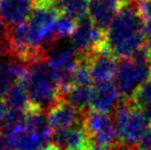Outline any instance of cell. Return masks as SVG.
Segmentation results:
<instances>
[{"mask_svg":"<svg viewBox=\"0 0 151 150\" xmlns=\"http://www.w3.org/2000/svg\"><path fill=\"white\" fill-rule=\"evenodd\" d=\"M146 22L139 11L138 0L124 6L106 30L105 43L115 58H131L146 42Z\"/></svg>","mask_w":151,"mask_h":150,"instance_id":"obj_1","label":"cell"},{"mask_svg":"<svg viewBox=\"0 0 151 150\" xmlns=\"http://www.w3.org/2000/svg\"><path fill=\"white\" fill-rule=\"evenodd\" d=\"M23 83L31 104L43 112H47L61 100L58 84L49 69L45 55L28 63Z\"/></svg>","mask_w":151,"mask_h":150,"instance_id":"obj_2","label":"cell"},{"mask_svg":"<svg viewBox=\"0 0 151 150\" xmlns=\"http://www.w3.org/2000/svg\"><path fill=\"white\" fill-rule=\"evenodd\" d=\"M45 58L61 96L73 86V73L78 62V52L72 43L58 45L53 43L46 49Z\"/></svg>","mask_w":151,"mask_h":150,"instance_id":"obj_3","label":"cell"},{"mask_svg":"<svg viewBox=\"0 0 151 150\" xmlns=\"http://www.w3.org/2000/svg\"><path fill=\"white\" fill-rule=\"evenodd\" d=\"M113 117L119 140L131 146H137L149 127L142 112L136 108L128 98H122L115 109Z\"/></svg>","mask_w":151,"mask_h":150,"instance_id":"obj_4","label":"cell"},{"mask_svg":"<svg viewBox=\"0 0 151 150\" xmlns=\"http://www.w3.org/2000/svg\"><path fill=\"white\" fill-rule=\"evenodd\" d=\"M151 79V62H140L132 58H120L117 65L116 85L124 100L131 97L134 91Z\"/></svg>","mask_w":151,"mask_h":150,"instance_id":"obj_5","label":"cell"},{"mask_svg":"<svg viewBox=\"0 0 151 150\" xmlns=\"http://www.w3.org/2000/svg\"><path fill=\"white\" fill-rule=\"evenodd\" d=\"M83 125L93 145L109 148L120 141L114 117L108 112H87Z\"/></svg>","mask_w":151,"mask_h":150,"instance_id":"obj_6","label":"cell"},{"mask_svg":"<svg viewBox=\"0 0 151 150\" xmlns=\"http://www.w3.org/2000/svg\"><path fill=\"white\" fill-rule=\"evenodd\" d=\"M105 31L97 28L87 14L77 20V28L72 35V44L80 54H91L105 44Z\"/></svg>","mask_w":151,"mask_h":150,"instance_id":"obj_7","label":"cell"},{"mask_svg":"<svg viewBox=\"0 0 151 150\" xmlns=\"http://www.w3.org/2000/svg\"><path fill=\"white\" fill-rule=\"evenodd\" d=\"M46 112H47L46 117L49 125L53 131L82 125L87 114L77 110L62 100H60Z\"/></svg>","mask_w":151,"mask_h":150,"instance_id":"obj_8","label":"cell"},{"mask_svg":"<svg viewBox=\"0 0 151 150\" xmlns=\"http://www.w3.org/2000/svg\"><path fill=\"white\" fill-rule=\"evenodd\" d=\"M12 150H43L50 139L30 130L24 124L13 126L2 131Z\"/></svg>","mask_w":151,"mask_h":150,"instance_id":"obj_9","label":"cell"},{"mask_svg":"<svg viewBox=\"0 0 151 150\" xmlns=\"http://www.w3.org/2000/svg\"><path fill=\"white\" fill-rule=\"evenodd\" d=\"M118 63L105 45L95 51L91 58V73L93 82L96 84L111 82L116 77Z\"/></svg>","mask_w":151,"mask_h":150,"instance_id":"obj_10","label":"cell"},{"mask_svg":"<svg viewBox=\"0 0 151 150\" xmlns=\"http://www.w3.org/2000/svg\"><path fill=\"white\" fill-rule=\"evenodd\" d=\"M130 1L131 0H91L88 16L97 28L106 32L119 10Z\"/></svg>","mask_w":151,"mask_h":150,"instance_id":"obj_11","label":"cell"},{"mask_svg":"<svg viewBox=\"0 0 151 150\" xmlns=\"http://www.w3.org/2000/svg\"><path fill=\"white\" fill-rule=\"evenodd\" d=\"M120 100V93L116 83L106 82V83L96 84L93 88L91 107L93 110L101 112H108L116 109Z\"/></svg>","mask_w":151,"mask_h":150,"instance_id":"obj_12","label":"cell"},{"mask_svg":"<svg viewBox=\"0 0 151 150\" xmlns=\"http://www.w3.org/2000/svg\"><path fill=\"white\" fill-rule=\"evenodd\" d=\"M33 10V0H0V17L8 27L28 20Z\"/></svg>","mask_w":151,"mask_h":150,"instance_id":"obj_13","label":"cell"},{"mask_svg":"<svg viewBox=\"0 0 151 150\" xmlns=\"http://www.w3.org/2000/svg\"><path fill=\"white\" fill-rule=\"evenodd\" d=\"M51 140L52 144L58 146L61 150L85 148L93 145L83 124L67 129L53 131Z\"/></svg>","mask_w":151,"mask_h":150,"instance_id":"obj_14","label":"cell"},{"mask_svg":"<svg viewBox=\"0 0 151 150\" xmlns=\"http://www.w3.org/2000/svg\"><path fill=\"white\" fill-rule=\"evenodd\" d=\"M93 88L91 86L74 85L60 96L61 100L71 105L72 107L83 112H87L88 106H91Z\"/></svg>","mask_w":151,"mask_h":150,"instance_id":"obj_15","label":"cell"},{"mask_svg":"<svg viewBox=\"0 0 151 150\" xmlns=\"http://www.w3.org/2000/svg\"><path fill=\"white\" fill-rule=\"evenodd\" d=\"M4 96V100L8 105L9 109L27 112L31 106V100L23 81L14 84Z\"/></svg>","mask_w":151,"mask_h":150,"instance_id":"obj_16","label":"cell"},{"mask_svg":"<svg viewBox=\"0 0 151 150\" xmlns=\"http://www.w3.org/2000/svg\"><path fill=\"white\" fill-rule=\"evenodd\" d=\"M91 0H59L61 12L80 20L88 14Z\"/></svg>","mask_w":151,"mask_h":150,"instance_id":"obj_17","label":"cell"},{"mask_svg":"<svg viewBox=\"0 0 151 150\" xmlns=\"http://www.w3.org/2000/svg\"><path fill=\"white\" fill-rule=\"evenodd\" d=\"M76 28H77V20L67 16V14L62 13L55 22L54 34L56 40L64 39V38H67L70 35L72 37L73 33L75 32Z\"/></svg>","mask_w":151,"mask_h":150,"instance_id":"obj_18","label":"cell"},{"mask_svg":"<svg viewBox=\"0 0 151 150\" xmlns=\"http://www.w3.org/2000/svg\"><path fill=\"white\" fill-rule=\"evenodd\" d=\"M128 100L136 108L142 110L149 103H151V79L140 85Z\"/></svg>","mask_w":151,"mask_h":150,"instance_id":"obj_19","label":"cell"},{"mask_svg":"<svg viewBox=\"0 0 151 150\" xmlns=\"http://www.w3.org/2000/svg\"><path fill=\"white\" fill-rule=\"evenodd\" d=\"M138 7L146 25H151V0H138Z\"/></svg>","mask_w":151,"mask_h":150,"instance_id":"obj_20","label":"cell"},{"mask_svg":"<svg viewBox=\"0 0 151 150\" xmlns=\"http://www.w3.org/2000/svg\"><path fill=\"white\" fill-rule=\"evenodd\" d=\"M9 27L6 25L0 17V53L7 54V38H8Z\"/></svg>","mask_w":151,"mask_h":150,"instance_id":"obj_21","label":"cell"},{"mask_svg":"<svg viewBox=\"0 0 151 150\" xmlns=\"http://www.w3.org/2000/svg\"><path fill=\"white\" fill-rule=\"evenodd\" d=\"M138 150H151V125L147 128L146 133H143L140 141L137 145Z\"/></svg>","mask_w":151,"mask_h":150,"instance_id":"obj_22","label":"cell"},{"mask_svg":"<svg viewBox=\"0 0 151 150\" xmlns=\"http://www.w3.org/2000/svg\"><path fill=\"white\" fill-rule=\"evenodd\" d=\"M9 107L7 103H6V100L2 98V97H0V128L4 126V121L7 119V116H8L9 114Z\"/></svg>","mask_w":151,"mask_h":150,"instance_id":"obj_23","label":"cell"},{"mask_svg":"<svg viewBox=\"0 0 151 150\" xmlns=\"http://www.w3.org/2000/svg\"><path fill=\"white\" fill-rule=\"evenodd\" d=\"M108 150H138V149H137L136 146H131V145H128L126 142L118 141L114 146L109 147Z\"/></svg>","mask_w":151,"mask_h":150,"instance_id":"obj_24","label":"cell"},{"mask_svg":"<svg viewBox=\"0 0 151 150\" xmlns=\"http://www.w3.org/2000/svg\"><path fill=\"white\" fill-rule=\"evenodd\" d=\"M145 46L147 48L151 58V25H147V28H146V42H145Z\"/></svg>","mask_w":151,"mask_h":150,"instance_id":"obj_25","label":"cell"},{"mask_svg":"<svg viewBox=\"0 0 151 150\" xmlns=\"http://www.w3.org/2000/svg\"><path fill=\"white\" fill-rule=\"evenodd\" d=\"M0 150H12L9 146V142L7 140V137L1 130H0Z\"/></svg>","mask_w":151,"mask_h":150,"instance_id":"obj_26","label":"cell"},{"mask_svg":"<svg viewBox=\"0 0 151 150\" xmlns=\"http://www.w3.org/2000/svg\"><path fill=\"white\" fill-rule=\"evenodd\" d=\"M43 150H61L58 146H55L54 144H51V145H47V146L44 147Z\"/></svg>","mask_w":151,"mask_h":150,"instance_id":"obj_27","label":"cell"},{"mask_svg":"<svg viewBox=\"0 0 151 150\" xmlns=\"http://www.w3.org/2000/svg\"><path fill=\"white\" fill-rule=\"evenodd\" d=\"M89 150H108V148H105V147H101V146H96V145H92Z\"/></svg>","mask_w":151,"mask_h":150,"instance_id":"obj_28","label":"cell"},{"mask_svg":"<svg viewBox=\"0 0 151 150\" xmlns=\"http://www.w3.org/2000/svg\"><path fill=\"white\" fill-rule=\"evenodd\" d=\"M91 147H85V148H75V149H68V150H89L91 149Z\"/></svg>","mask_w":151,"mask_h":150,"instance_id":"obj_29","label":"cell"},{"mask_svg":"<svg viewBox=\"0 0 151 150\" xmlns=\"http://www.w3.org/2000/svg\"><path fill=\"white\" fill-rule=\"evenodd\" d=\"M1 56H2V55L0 54V64H1Z\"/></svg>","mask_w":151,"mask_h":150,"instance_id":"obj_30","label":"cell"}]
</instances>
